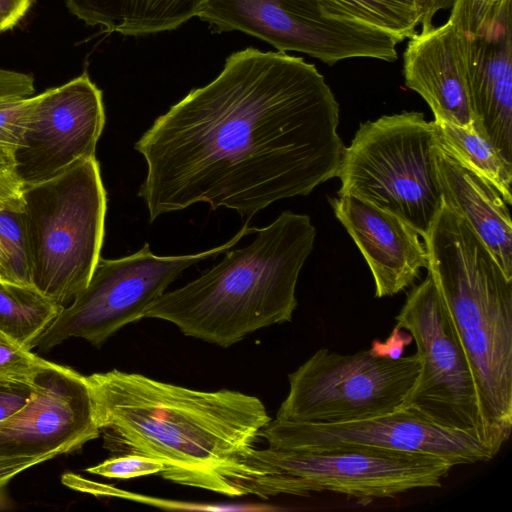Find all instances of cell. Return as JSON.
Listing matches in <instances>:
<instances>
[{
  "instance_id": "cell-29",
  "label": "cell",
  "mask_w": 512,
  "mask_h": 512,
  "mask_svg": "<svg viewBox=\"0 0 512 512\" xmlns=\"http://www.w3.org/2000/svg\"><path fill=\"white\" fill-rule=\"evenodd\" d=\"M24 184L14 173H0V206L21 209Z\"/></svg>"
},
{
  "instance_id": "cell-35",
  "label": "cell",
  "mask_w": 512,
  "mask_h": 512,
  "mask_svg": "<svg viewBox=\"0 0 512 512\" xmlns=\"http://www.w3.org/2000/svg\"><path fill=\"white\" fill-rule=\"evenodd\" d=\"M478 1L487 2V3H493V2H496V1H499V0H478Z\"/></svg>"
},
{
  "instance_id": "cell-14",
  "label": "cell",
  "mask_w": 512,
  "mask_h": 512,
  "mask_svg": "<svg viewBox=\"0 0 512 512\" xmlns=\"http://www.w3.org/2000/svg\"><path fill=\"white\" fill-rule=\"evenodd\" d=\"M104 125L102 91L86 72L36 95L13 152L14 173L30 185L94 157Z\"/></svg>"
},
{
  "instance_id": "cell-7",
  "label": "cell",
  "mask_w": 512,
  "mask_h": 512,
  "mask_svg": "<svg viewBox=\"0 0 512 512\" xmlns=\"http://www.w3.org/2000/svg\"><path fill=\"white\" fill-rule=\"evenodd\" d=\"M250 464L262 473L251 495L309 496L330 491L364 499L391 498L419 488H439L453 465L431 454L378 448L320 452L255 449Z\"/></svg>"
},
{
  "instance_id": "cell-27",
  "label": "cell",
  "mask_w": 512,
  "mask_h": 512,
  "mask_svg": "<svg viewBox=\"0 0 512 512\" xmlns=\"http://www.w3.org/2000/svg\"><path fill=\"white\" fill-rule=\"evenodd\" d=\"M34 390L33 382L0 379V422L20 410Z\"/></svg>"
},
{
  "instance_id": "cell-34",
  "label": "cell",
  "mask_w": 512,
  "mask_h": 512,
  "mask_svg": "<svg viewBox=\"0 0 512 512\" xmlns=\"http://www.w3.org/2000/svg\"><path fill=\"white\" fill-rule=\"evenodd\" d=\"M14 169L13 152L8 147L0 144V173H14Z\"/></svg>"
},
{
  "instance_id": "cell-19",
  "label": "cell",
  "mask_w": 512,
  "mask_h": 512,
  "mask_svg": "<svg viewBox=\"0 0 512 512\" xmlns=\"http://www.w3.org/2000/svg\"><path fill=\"white\" fill-rule=\"evenodd\" d=\"M69 12L109 33L144 36L171 31L198 16L206 0H64Z\"/></svg>"
},
{
  "instance_id": "cell-12",
  "label": "cell",
  "mask_w": 512,
  "mask_h": 512,
  "mask_svg": "<svg viewBox=\"0 0 512 512\" xmlns=\"http://www.w3.org/2000/svg\"><path fill=\"white\" fill-rule=\"evenodd\" d=\"M260 437L278 450L389 449L436 455L453 466L487 462L496 456L478 435L438 426L406 409L338 423L271 419Z\"/></svg>"
},
{
  "instance_id": "cell-22",
  "label": "cell",
  "mask_w": 512,
  "mask_h": 512,
  "mask_svg": "<svg viewBox=\"0 0 512 512\" xmlns=\"http://www.w3.org/2000/svg\"><path fill=\"white\" fill-rule=\"evenodd\" d=\"M337 18L381 30L403 41L418 25L414 0H321Z\"/></svg>"
},
{
  "instance_id": "cell-2",
  "label": "cell",
  "mask_w": 512,
  "mask_h": 512,
  "mask_svg": "<svg viewBox=\"0 0 512 512\" xmlns=\"http://www.w3.org/2000/svg\"><path fill=\"white\" fill-rule=\"evenodd\" d=\"M105 447L160 461L173 483L229 497L250 495L263 402L233 390L200 391L117 369L85 376Z\"/></svg>"
},
{
  "instance_id": "cell-33",
  "label": "cell",
  "mask_w": 512,
  "mask_h": 512,
  "mask_svg": "<svg viewBox=\"0 0 512 512\" xmlns=\"http://www.w3.org/2000/svg\"><path fill=\"white\" fill-rule=\"evenodd\" d=\"M401 335V329L395 327L391 336L385 343L375 340L373 341L372 347L369 351L373 355L389 356L395 359L399 358L404 351V346H406L412 339L404 340Z\"/></svg>"
},
{
  "instance_id": "cell-10",
  "label": "cell",
  "mask_w": 512,
  "mask_h": 512,
  "mask_svg": "<svg viewBox=\"0 0 512 512\" xmlns=\"http://www.w3.org/2000/svg\"><path fill=\"white\" fill-rule=\"evenodd\" d=\"M248 222L228 242L189 255L157 256L148 243L134 254L100 257L86 287L79 292L36 341L46 352L69 338L101 346L125 325L144 318L147 307L190 266L226 252L242 237L256 233Z\"/></svg>"
},
{
  "instance_id": "cell-16",
  "label": "cell",
  "mask_w": 512,
  "mask_h": 512,
  "mask_svg": "<svg viewBox=\"0 0 512 512\" xmlns=\"http://www.w3.org/2000/svg\"><path fill=\"white\" fill-rule=\"evenodd\" d=\"M336 218L364 256L375 296H393L428 268V253L418 232L399 217L352 196L329 199Z\"/></svg>"
},
{
  "instance_id": "cell-24",
  "label": "cell",
  "mask_w": 512,
  "mask_h": 512,
  "mask_svg": "<svg viewBox=\"0 0 512 512\" xmlns=\"http://www.w3.org/2000/svg\"><path fill=\"white\" fill-rule=\"evenodd\" d=\"M49 364L0 331V379L33 382L36 374Z\"/></svg>"
},
{
  "instance_id": "cell-20",
  "label": "cell",
  "mask_w": 512,
  "mask_h": 512,
  "mask_svg": "<svg viewBox=\"0 0 512 512\" xmlns=\"http://www.w3.org/2000/svg\"><path fill=\"white\" fill-rule=\"evenodd\" d=\"M63 307L32 284L0 279V331L26 350L35 348Z\"/></svg>"
},
{
  "instance_id": "cell-1",
  "label": "cell",
  "mask_w": 512,
  "mask_h": 512,
  "mask_svg": "<svg viewBox=\"0 0 512 512\" xmlns=\"http://www.w3.org/2000/svg\"><path fill=\"white\" fill-rule=\"evenodd\" d=\"M339 104L313 64L248 47L226 58L135 143L147 174L138 196L152 222L204 202L255 215L335 177Z\"/></svg>"
},
{
  "instance_id": "cell-32",
  "label": "cell",
  "mask_w": 512,
  "mask_h": 512,
  "mask_svg": "<svg viewBox=\"0 0 512 512\" xmlns=\"http://www.w3.org/2000/svg\"><path fill=\"white\" fill-rule=\"evenodd\" d=\"M456 0H414L418 24L422 25L421 32L432 29L435 14L440 10L451 9Z\"/></svg>"
},
{
  "instance_id": "cell-17",
  "label": "cell",
  "mask_w": 512,
  "mask_h": 512,
  "mask_svg": "<svg viewBox=\"0 0 512 512\" xmlns=\"http://www.w3.org/2000/svg\"><path fill=\"white\" fill-rule=\"evenodd\" d=\"M403 54L405 85L431 108L436 123H473L461 35L449 19L414 34Z\"/></svg>"
},
{
  "instance_id": "cell-4",
  "label": "cell",
  "mask_w": 512,
  "mask_h": 512,
  "mask_svg": "<svg viewBox=\"0 0 512 512\" xmlns=\"http://www.w3.org/2000/svg\"><path fill=\"white\" fill-rule=\"evenodd\" d=\"M423 238L428 272L460 337L500 451L512 431V280L444 202Z\"/></svg>"
},
{
  "instance_id": "cell-25",
  "label": "cell",
  "mask_w": 512,
  "mask_h": 512,
  "mask_svg": "<svg viewBox=\"0 0 512 512\" xmlns=\"http://www.w3.org/2000/svg\"><path fill=\"white\" fill-rule=\"evenodd\" d=\"M163 469V464L156 459L137 454H124L109 458L96 466L87 468L86 471L107 478L131 479L160 474Z\"/></svg>"
},
{
  "instance_id": "cell-6",
  "label": "cell",
  "mask_w": 512,
  "mask_h": 512,
  "mask_svg": "<svg viewBox=\"0 0 512 512\" xmlns=\"http://www.w3.org/2000/svg\"><path fill=\"white\" fill-rule=\"evenodd\" d=\"M437 127L404 111L359 126L335 177L338 196H352L402 219L424 237L443 199L435 165Z\"/></svg>"
},
{
  "instance_id": "cell-15",
  "label": "cell",
  "mask_w": 512,
  "mask_h": 512,
  "mask_svg": "<svg viewBox=\"0 0 512 512\" xmlns=\"http://www.w3.org/2000/svg\"><path fill=\"white\" fill-rule=\"evenodd\" d=\"M33 383L29 401L0 422V459L49 460L100 436L85 376L50 362Z\"/></svg>"
},
{
  "instance_id": "cell-5",
  "label": "cell",
  "mask_w": 512,
  "mask_h": 512,
  "mask_svg": "<svg viewBox=\"0 0 512 512\" xmlns=\"http://www.w3.org/2000/svg\"><path fill=\"white\" fill-rule=\"evenodd\" d=\"M107 194L96 157L24 185L32 284L66 306L88 284L105 232Z\"/></svg>"
},
{
  "instance_id": "cell-31",
  "label": "cell",
  "mask_w": 512,
  "mask_h": 512,
  "mask_svg": "<svg viewBox=\"0 0 512 512\" xmlns=\"http://www.w3.org/2000/svg\"><path fill=\"white\" fill-rule=\"evenodd\" d=\"M46 460V458L41 457H17L0 459V489L3 488L17 474Z\"/></svg>"
},
{
  "instance_id": "cell-30",
  "label": "cell",
  "mask_w": 512,
  "mask_h": 512,
  "mask_svg": "<svg viewBox=\"0 0 512 512\" xmlns=\"http://www.w3.org/2000/svg\"><path fill=\"white\" fill-rule=\"evenodd\" d=\"M34 0H0V33L11 29L26 15Z\"/></svg>"
},
{
  "instance_id": "cell-26",
  "label": "cell",
  "mask_w": 512,
  "mask_h": 512,
  "mask_svg": "<svg viewBox=\"0 0 512 512\" xmlns=\"http://www.w3.org/2000/svg\"><path fill=\"white\" fill-rule=\"evenodd\" d=\"M35 96L0 103V144L16 149L26 129Z\"/></svg>"
},
{
  "instance_id": "cell-18",
  "label": "cell",
  "mask_w": 512,
  "mask_h": 512,
  "mask_svg": "<svg viewBox=\"0 0 512 512\" xmlns=\"http://www.w3.org/2000/svg\"><path fill=\"white\" fill-rule=\"evenodd\" d=\"M435 165L443 202L468 222L505 276L512 280V221L501 193L439 145Z\"/></svg>"
},
{
  "instance_id": "cell-8",
  "label": "cell",
  "mask_w": 512,
  "mask_h": 512,
  "mask_svg": "<svg viewBox=\"0 0 512 512\" xmlns=\"http://www.w3.org/2000/svg\"><path fill=\"white\" fill-rule=\"evenodd\" d=\"M395 320L396 327L407 330L415 341L421 364L399 409L444 428L476 434L497 455L499 450L484 419L471 365L429 272L409 292Z\"/></svg>"
},
{
  "instance_id": "cell-11",
  "label": "cell",
  "mask_w": 512,
  "mask_h": 512,
  "mask_svg": "<svg viewBox=\"0 0 512 512\" xmlns=\"http://www.w3.org/2000/svg\"><path fill=\"white\" fill-rule=\"evenodd\" d=\"M198 17L215 32H244L279 52L305 53L329 65L381 60L390 44L383 31L332 16L321 0H206Z\"/></svg>"
},
{
  "instance_id": "cell-21",
  "label": "cell",
  "mask_w": 512,
  "mask_h": 512,
  "mask_svg": "<svg viewBox=\"0 0 512 512\" xmlns=\"http://www.w3.org/2000/svg\"><path fill=\"white\" fill-rule=\"evenodd\" d=\"M435 122V121H434ZM438 145L464 167L492 183L508 205L512 204V165L473 126L436 123Z\"/></svg>"
},
{
  "instance_id": "cell-3",
  "label": "cell",
  "mask_w": 512,
  "mask_h": 512,
  "mask_svg": "<svg viewBox=\"0 0 512 512\" xmlns=\"http://www.w3.org/2000/svg\"><path fill=\"white\" fill-rule=\"evenodd\" d=\"M256 233L251 244L227 250L201 276L157 297L144 318L173 323L186 336L221 347L291 321L298 276L316 229L308 215L285 211Z\"/></svg>"
},
{
  "instance_id": "cell-13",
  "label": "cell",
  "mask_w": 512,
  "mask_h": 512,
  "mask_svg": "<svg viewBox=\"0 0 512 512\" xmlns=\"http://www.w3.org/2000/svg\"><path fill=\"white\" fill-rule=\"evenodd\" d=\"M512 0H456L474 128L512 165Z\"/></svg>"
},
{
  "instance_id": "cell-9",
  "label": "cell",
  "mask_w": 512,
  "mask_h": 512,
  "mask_svg": "<svg viewBox=\"0 0 512 512\" xmlns=\"http://www.w3.org/2000/svg\"><path fill=\"white\" fill-rule=\"evenodd\" d=\"M420 365L417 353L395 359L369 350L343 355L319 349L289 374V392L275 419L338 423L392 413L413 387Z\"/></svg>"
},
{
  "instance_id": "cell-28",
  "label": "cell",
  "mask_w": 512,
  "mask_h": 512,
  "mask_svg": "<svg viewBox=\"0 0 512 512\" xmlns=\"http://www.w3.org/2000/svg\"><path fill=\"white\" fill-rule=\"evenodd\" d=\"M34 91L32 75L0 68V103L30 97Z\"/></svg>"
},
{
  "instance_id": "cell-23",
  "label": "cell",
  "mask_w": 512,
  "mask_h": 512,
  "mask_svg": "<svg viewBox=\"0 0 512 512\" xmlns=\"http://www.w3.org/2000/svg\"><path fill=\"white\" fill-rule=\"evenodd\" d=\"M22 208L0 206V279L20 284H32L29 247Z\"/></svg>"
}]
</instances>
